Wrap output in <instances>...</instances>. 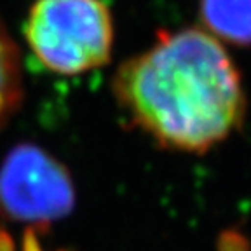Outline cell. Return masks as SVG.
Listing matches in <instances>:
<instances>
[{"mask_svg": "<svg viewBox=\"0 0 251 251\" xmlns=\"http://www.w3.org/2000/svg\"><path fill=\"white\" fill-rule=\"evenodd\" d=\"M114 94L136 126L166 149L208 152L241 124V75L209 31H161L150 49L124 61Z\"/></svg>", "mask_w": 251, "mask_h": 251, "instance_id": "cell-1", "label": "cell"}, {"mask_svg": "<svg viewBox=\"0 0 251 251\" xmlns=\"http://www.w3.org/2000/svg\"><path fill=\"white\" fill-rule=\"evenodd\" d=\"M25 37L47 70L78 75L108 63L114 20L103 0H35Z\"/></svg>", "mask_w": 251, "mask_h": 251, "instance_id": "cell-2", "label": "cell"}, {"mask_svg": "<svg viewBox=\"0 0 251 251\" xmlns=\"http://www.w3.org/2000/svg\"><path fill=\"white\" fill-rule=\"evenodd\" d=\"M75 206L70 173L33 143L16 145L0 166V211L23 224L49 225Z\"/></svg>", "mask_w": 251, "mask_h": 251, "instance_id": "cell-3", "label": "cell"}, {"mask_svg": "<svg viewBox=\"0 0 251 251\" xmlns=\"http://www.w3.org/2000/svg\"><path fill=\"white\" fill-rule=\"evenodd\" d=\"M201 18L216 39L251 44V0H201Z\"/></svg>", "mask_w": 251, "mask_h": 251, "instance_id": "cell-4", "label": "cell"}, {"mask_svg": "<svg viewBox=\"0 0 251 251\" xmlns=\"http://www.w3.org/2000/svg\"><path fill=\"white\" fill-rule=\"evenodd\" d=\"M23 96L20 49L0 21V129L11 119Z\"/></svg>", "mask_w": 251, "mask_h": 251, "instance_id": "cell-5", "label": "cell"}, {"mask_svg": "<svg viewBox=\"0 0 251 251\" xmlns=\"http://www.w3.org/2000/svg\"><path fill=\"white\" fill-rule=\"evenodd\" d=\"M0 251H14V243L2 227H0Z\"/></svg>", "mask_w": 251, "mask_h": 251, "instance_id": "cell-6", "label": "cell"}]
</instances>
